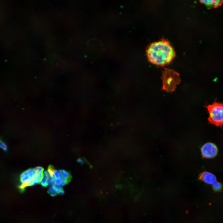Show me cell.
I'll return each instance as SVG.
<instances>
[{
  "instance_id": "9c48e42d",
  "label": "cell",
  "mask_w": 223,
  "mask_h": 223,
  "mask_svg": "<svg viewBox=\"0 0 223 223\" xmlns=\"http://www.w3.org/2000/svg\"><path fill=\"white\" fill-rule=\"evenodd\" d=\"M62 177L68 183L71 181L72 176L69 172L65 170H62Z\"/></svg>"
},
{
  "instance_id": "5b68a950",
  "label": "cell",
  "mask_w": 223,
  "mask_h": 223,
  "mask_svg": "<svg viewBox=\"0 0 223 223\" xmlns=\"http://www.w3.org/2000/svg\"><path fill=\"white\" fill-rule=\"evenodd\" d=\"M201 152L203 157L211 158L216 155L218 149L215 144L208 142L205 143L202 146L201 148Z\"/></svg>"
},
{
  "instance_id": "277c9868",
  "label": "cell",
  "mask_w": 223,
  "mask_h": 223,
  "mask_svg": "<svg viewBox=\"0 0 223 223\" xmlns=\"http://www.w3.org/2000/svg\"><path fill=\"white\" fill-rule=\"evenodd\" d=\"M35 174V173L32 168H29L23 172L20 176V188L23 190L28 186L29 183L34 178Z\"/></svg>"
},
{
  "instance_id": "7c38bea8",
  "label": "cell",
  "mask_w": 223,
  "mask_h": 223,
  "mask_svg": "<svg viewBox=\"0 0 223 223\" xmlns=\"http://www.w3.org/2000/svg\"><path fill=\"white\" fill-rule=\"evenodd\" d=\"M48 192L52 196H56L58 194L52 185L50 186L48 189Z\"/></svg>"
},
{
  "instance_id": "ac0fdd59",
  "label": "cell",
  "mask_w": 223,
  "mask_h": 223,
  "mask_svg": "<svg viewBox=\"0 0 223 223\" xmlns=\"http://www.w3.org/2000/svg\"><path fill=\"white\" fill-rule=\"evenodd\" d=\"M222 3H223V0H222Z\"/></svg>"
},
{
  "instance_id": "e0dca14e",
  "label": "cell",
  "mask_w": 223,
  "mask_h": 223,
  "mask_svg": "<svg viewBox=\"0 0 223 223\" xmlns=\"http://www.w3.org/2000/svg\"><path fill=\"white\" fill-rule=\"evenodd\" d=\"M77 161L78 162L81 163V164H83L84 163V162L83 160H81V158H79L77 160Z\"/></svg>"
},
{
  "instance_id": "30bf717a",
  "label": "cell",
  "mask_w": 223,
  "mask_h": 223,
  "mask_svg": "<svg viewBox=\"0 0 223 223\" xmlns=\"http://www.w3.org/2000/svg\"><path fill=\"white\" fill-rule=\"evenodd\" d=\"M52 186L57 194L61 195H63L64 194V190L61 187L55 184Z\"/></svg>"
},
{
  "instance_id": "8fae6325",
  "label": "cell",
  "mask_w": 223,
  "mask_h": 223,
  "mask_svg": "<svg viewBox=\"0 0 223 223\" xmlns=\"http://www.w3.org/2000/svg\"><path fill=\"white\" fill-rule=\"evenodd\" d=\"M212 185L213 189L215 191H220L222 188V186L221 183L217 181L215 182Z\"/></svg>"
},
{
  "instance_id": "3957f363",
  "label": "cell",
  "mask_w": 223,
  "mask_h": 223,
  "mask_svg": "<svg viewBox=\"0 0 223 223\" xmlns=\"http://www.w3.org/2000/svg\"><path fill=\"white\" fill-rule=\"evenodd\" d=\"M209 116L208 120L209 123L217 127L223 125V103L216 102L206 106Z\"/></svg>"
},
{
  "instance_id": "6da1fadb",
  "label": "cell",
  "mask_w": 223,
  "mask_h": 223,
  "mask_svg": "<svg viewBox=\"0 0 223 223\" xmlns=\"http://www.w3.org/2000/svg\"><path fill=\"white\" fill-rule=\"evenodd\" d=\"M149 61L157 65L169 63L175 56L174 49L167 40L163 39L150 44L146 50Z\"/></svg>"
},
{
  "instance_id": "8992f818",
  "label": "cell",
  "mask_w": 223,
  "mask_h": 223,
  "mask_svg": "<svg viewBox=\"0 0 223 223\" xmlns=\"http://www.w3.org/2000/svg\"><path fill=\"white\" fill-rule=\"evenodd\" d=\"M199 179L206 183L212 185L217 181L215 176L213 174L208 172H204L199 176Z\"/></svg>"
},
{
  "instance_id": "52a82bcc",
  "label": "cell",
  "mask_w": 223,
  "mask_h": 223,
  "mask_svg": "<svg viewBox=\"0 0 223 223\" xmlns=\"http://www.w3.org/2000/svg\"><path fill=\"white\" fill-rule=\"evenodd\" d=\"M199 1L208 8H216L220 6L222 3V0H200Z\"/></svg>"
},
{
  "instance_id": "7a4b0ae2",
  "label": "cell",
  "mask_w": 223,
  "mask_h": 223,
  "mask_svg": "<svg viewBox=\"0 0 223 223\" xmlns=\"http://www.w3.org/2000/svg\"><path fill=\"white\" fill-rule=\"evenodd\" d=\"M162 89L168 92L174 90L181 82L178 73L173 70L165 68L162 74Z\"/></svg>"
},
{
  "instance_id": "4fadbf2b",
  "label": "cell",
  "mask_w": 223,
  "mask_h": 223,
  "mask_svg": "<svg viewBox=\"0 0 223 223\" xmlns=\"http://www.w3.org/2000/svg\"><path fill=\"white\" fill-rule=\"evenodd\" d=\"M55 170L54 167L53 165H50L48 166L47 170L50 177L52 178L53 175L55 173Z\"/></svg>"
},
{
  "instance_id": "ba28073f",
  "label": "cell",
  "mask_w": 223,
  "mask_h": 223,
  "mask_svg": "<svg viewBox=\"0 0 223 223\" xmlns=\"http://www.w3.org/2000/svg\"><path fill=\"white\" fill-rule=\"evenodd\" d=\"M50 177L48 170L44 171L43 173V177L40 183L44 187H46L50 185L49 179Z\"/></svg>"
},
{
  "instance_id": "2e32d148",
  "label": "cell",
  "mask_w": 223,
  "mask_h": 223,
  "mask_svg": "<svg viewBox=\"0 0 223 223\" xmlns=\"http://www.w3.org/2000/svg\"><path fill=\"white\" fill-rule=\"evenodd\" d=\"M55 184L58 186H60L61 184V181L60 179H56L55 180Z\"/></svg>"
},
{
  "instance_id": "5bb4252c",
  "label": "cell",
  "mask_w": 223,
  "mask_h": 223,
  "mask_svg": "<svg viewBox=\"0 0 223 223\" xmlns=\"http://www.w3.org/2000/svg\"><path fill=\"white\" fill-rule=\"evenodd\" d=\"M0 148L5 151H7L8 149L6 144L1 139H0Z\"/></svg>"
},
{
  "instance_id": "9a60e30c",
  "label": "cell",
  "mask_w": 223,
  "mask_h": 223,
  "mask_svg": "<svg viewBox=\"0 0 223 223\" xmlns=\"http://www.w3.org/2000/svg\"><path fill=\"white\" fill-rule=\"evenodd\" d=\"M33 170L35 173H43L44 169L42 167L38 166L33 168Z\"/></svg>"
}]
</instances>
